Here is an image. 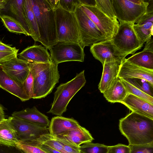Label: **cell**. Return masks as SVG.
Here are the masks:
<instances>
[{"instance_id": "484cf974", "label": "cell", "mask_w": 153, "mask_h": 153, "mask_svg": "<svg viewBox=\"0 0 153 153\" xmlns=\"http://www.w3.org/2000/svg\"><path fill=\"white\" fill-rule=\"evenodd\" d=\"M126 60L139 67L153 70V51L144 48L142 51L126 59Z\"/></svg>"}, {"instance_id": "f1b7e54d", "label": "cell", "mask_w": 153, "mask_h": 153, "mask_svg": "<svg viewBox=\"0 0 153 153\" xmlns=\"http://www.w3.org/2000/svg\"><path fill=\"white\" fill-rule=\"evenodd\" d=\"M0 18L4 26L9 31L28 36L21 25L13 17L3 15H0Z\"/></svg>"}, {"instance_id": "e0dca14e", "label": "cell", "mask_w": 153, "mask_h": 153, "mask_svg": "<svg viewBox=\"0 0 153 153\" xmlns=\"http://www.w3.org/2000/svg\"><path fill=\"white\" fill-rule=\"evenodd\" d=\"M153 11L146 13L133 25V29L139 40L143 44L153 35Z\"/></svg>"}, {"instance_id": "ffe728a7", "label": "cell", "mask_w": 153, "mask_h": 153, "mask_svg": "<svg viewBox=\"0 0 153 153\" xmlns=\"http://www.w3.org/2000/svg\"><path fill=\"white\" fill-rule=\"evenodd\" d=\"M0 87L19 98L22 101L30 99L25 91L23 85H21L8 76L0 65Z\"/></svg>"}, {"instance_id": "4fadbf2b", "label": "cell", "mask_w": 153, "mask_h": 153, "mask_svg": "<svg viewBox=\"0 0 153 153\" xmlns=\"http://www.w3.org/2000/svg\"><path fill=\"white\" fill-rule=\"evenodd\" d=\"M1 65L3 71L8 76L23 85L30 72L29 63L16 57Z\"/></svg>"}, {"instance_id": "ba28073f", "label": "cell", "mask_w": 153, "mask_h": 153, "mask_svg": "<svg viewBox=\"0 0 153 153\" xmlns=\"http://www.w3.org/2000/svg\"><path fill=\"white\" fill-rule=\"evenodd\" d=\"M79 25L80 36L79 43L84 49L86 46L107 41L101 32L82 10L80 6L74 13Z\"/></svg>"}, {"instance_id": "f6af8a7d", "label": "cell", "mask_w": 153, "mask_h": 153, "mask_svg": "<svg viewBox=\"0 0 153 153\" xmlns=\"http://www.w3.org/2000/svg\"><path fill=\"white\" fill-rule=\"evenodd\" d=\"M144 48L153 51V39L151 38L146 42Z\"/></svg>"}, {"instance_id": "7402d4cb", "label": "cell", "mask_w": 153, "mask_h": 153, "mask_svg": "<svg viewBox=\"0 0 153 153\" xmlns=\"http://www.w3.org/2000/svg\"><path fill=\"white\" fill-rule=\"evenodd\" d=\"M80 126L79 123L73 118L57 116L52 118L48 128L50 134L56 136L76 128Z\"/></svg>"}, {"instance_id": "603a6c76", "label": "cell", "mask_w": 153, "mask_h": 153, "mask_svg": "<svg viewBox=\"0 0 153 153\" xmlns=\"http://www.w3.org/2000/svg\"><path fill=\"white\" fill-rule=\"evenodd\" d=\"M19 141L17 131L11 120L10 117L0 123V145L16 147Z\"/></svg>"}, {"instance_id": "f546056e", "label": "cell", "mask_w": 153, "mask_h": 153, "mask_svg": "<svg viewBox=\"0 0 153 153\" xmlns=\"http://www.w3.org/2000/svg\"><path fill=\"white\" fill-rule=\"evenodd\" d=\"M123 79L142 91L153 97V85L147 81L139 78Z\"/></svg>"}, {"instance_id": "52a82bcc", "label": "cell", "mask_w": 153, "mask_h": 153, "mask_svg": "<svg viewBox=\"0 0 153 153\" xmlns=\"http://www.w3.org/2000/svg\"><path fill=\"white\" fill-rule=\"evenodd\" d=\"M133 25L125 22H120L117 32L111 39L117 49L127 55L134 54L143 45L133 29Z\"/></svg>"}, {"instance_id": "f35d334b", "label": "cell", "mask_w": 153, "mask_h": 153, "mask_svg": "<svg viewBox=\"0 0 153 153\" xmlns=\"http://www.w3.org/2000/svg\"><path fill=\"white\" fill-rule=\"evenodd\" d=\"M18 51H0V65H2L5 62L17 57Z\"/></svg>"}, {"instance_id": "8992f818", "label": "cell", "mask_w": 153, "mask_h": 153, "mask_svg": "<svg viewBox=\"0 0 153 153\" xmlns=\"http://www.w3.org/2000/svg\"><path fill=\"white\" fill-rule=\"evenodd\" d=\"M144 0H112L117 19L120 22L135 24L146 13L149 4Z\"/></svg>"}, {"instance_id": "bcb514c9", "label": "cell", "mask_w": 153, "mask_h": 153, "mask_svg": "<svg viewBox=\"0 0 153 153\" xmlns=\"http://www.w3.org/2000/svg\"><path fill=\"white\" fill-rule=\"evenodd\" d=\"M9 1L7 0H0V16L1 12L5 8L6 5Z\"/></svg>"}, {"instance_id": "d590c367", "label": "cell", "mask_w": 153, "mask_h": 153, "mask_svg": "<svg viewBox=\"0 0 153 153\" xmlns=\"http://www.w3.org/2000/svg\"><path fill=\"white\" fill-rule=\"evenodd\" d=\"M130 153H153V143L143 145H128Z\"/></svg>"}, {"instance_id": "44dd1931", "label": "cell", "mask_w": 153, "mask_h": 153, "mask_svg": "<svg viewBox=\"0 0 153 153\" xmlns=\"http://www.w3.org/2000/svg\"><path fill=\"white\" fill-rule=\"evenodd\" d=\"M12 116L46 127L49 126L50 122L48 117L41 113L35 106L31 108H27L20 111L14 112Z\"/></svg>"}, {"instance_id": "4dcf8cb0", "label": "cell", "mask_w": 153, "mask_h": 153, "mask_svg": "<svg viewBox=\"0 0 153 153\" xmlns=\"http://www.w3.org/2000/svg\"><path fill=\"white\" fill-rule=\"evenodd\" d=\"M96 7L113 21H117L112 5V0H96Z\"/></svg>"}, {"instance_id": "5bb4252c", "label": "cell", "mask_w": 153, "mask_h": 153, "mask_svg": "<svg viewBox=\"0 0 153 153\" xmlns=\"http://www.w3.org/2000/svg\"><path fill=\"white\" fill-rule=\"evenodd\" d=\"M120 79L139 78L147 81L153 85V70L145 68L132 64L125 58L118 75Z\"/></svg>"}, {"instance_id": "8fae6325", "label": "cell", "mask_w": 153, "mask_h": 153, "mask_svg": "<svg viewBox=\"0 0 153 153\" xmlns=\"http://www.w3.org/2000/svg\"><path fill=\"white\" fill-rule=\"evenodd\" d=\"M90 50L95 58L102 65L105 63L123 60L128 55L117 49L111 39L94 44L91 46Z\"/></svg>"}, {"instance_id": "9c48e42d", "label": "cell", "mask_w": 153, "mask_h": 153, "mask_svg": "<svg viewBox=\"0 0 153 153\" xmlns=\"http://www.w3.org/2000/svg\"><path fill=\"white\" fill-rule=\"evenodd\" d=\"M51 60L56 63L65 62H83L85 54L84 49L79 43L58 42L49 49Z\"/></svg>"}, {"instance_id": "277c9868", "label": "cell", "mask_w": 153, "mask_h": 153, "mask_svg": "<svg viewBox=\"0 0 153 153\" xmlns=\"http://www.w3.org/2000/svg\"><path fill=\"white\" fill-rule=\"evenodd\" d=\"M84 70L71 80L60 84L54 94L53 100L47 113L61 116L67 110V106L72 98L85 85Z\"/></svg>"}, {"instance_id": "d4e9b609", "label": "cell", "mask_w": 153, "mask_h": 153, "mask_svg": "<svg viewBox=\"0 0 153 153\" xmlns=\"http://www.w3.org/2000/svg\"><path fill=\"white\" fill-rule=\"evenodd\" d=\"M103 94L108 102L114 103H121L128 93L118 77L112 85Z\"/></svg>"}, {"instance_id": "7dc6e473", "label": "cell", "mask_w": 153, "mask_h": 153, "mask_svg": "<svg viewBox=\"0 0 153 153\" xmlns=\"http://www.w3.org/2000/svg\"><path fill=\"white\" fill-rule=\"evenodd\" d=\"M5 119L4 114L3 108L0 105V123Z\"/></svg>"}, {"instance_id": "d6a6232c", "label": "cell", "mask_w": 153, "mask_h": 153, "mask_svg": "<svg viewBox=\"0 0 153 153\" xmlns=\"http://www.w3.org/2000/svg\"><path fill=\"white\" fill-rule=\"evenodd\" d=\"M16 147L23 153H48L38 147L31 140H19Z\"/></svg>"}, {"instance_id": "60d3db41", "label": "cell", "mask_w": 153, "mask_h": 153, "mask_svg": "<svg viewBox=\"0 0 153 153\" xmlns=\"http://www.w3.org/2000/svg\"><path fill=\"white\" fill-rule=\"evenodd\" d=\"M0 153H23L16 147H7L0 145Z\"/></svg>"}, {"instance_id": "9a60e30c", "label": "cell", "mask_w": 153, "mask_h": 153, "mask_svg": "<svg viewBox=\"0 0 153 153\" xmlns=\"http://www.w3.org/2000/svg\"><path fill=\"white\" fill-rule=\"evenodd\" d=\"M54 137L70 145L79 148L82 144L91 142L94 139L89 132L81 126L76 128Z\"/></svg>"}, {"instance_id": "7a4b0ae2", "label": "cell", "mask_w": 153, "mask_h": 153, "mask_svg": "<svg viewBox=\"0 0 153 153\" xmlns=\"http://www.w3.org/2000/svg\"><path fill=\"white\" fill-rule=\"evenodd\" d=\"M40 42L49 49L57 42L55 11L47 0H31Z\"/></svg>"}, {"instance_id": "cb8c5ba5", "label": "cell", "mask_w": 153, "mask_h": 153, "mask_svg": "<svg viewBox=\"0 0 153 153\" xmlns=\"http://www.w3.org/2000/svg\"><path fill=\"white\" fill-rule=\"evenodd\" d=\"M25 0L10 1L9 8L16 19L22 26L28 36L33 35L29 26L24 8Z\"/></svg>"}, {"instance_id": "b9f144b4", "label": "cell", "mask_w": 153, "mask_h": 153, "mask_svg": "<svg viewBox=\"0 0 153 153\" xmlns=\"http://www.w3.org/2000/svg\"><path fill=\"white\" fill-rule=\"evenodd\" d=\"M31 140L39 148L48 153H61L49 146L39 143L34 140Z\"/></svg>"}, {"instance_id": "2e32d148", "label": "cell", "mask_w": 153, "mask_h": 153, "mask_svg": "<svg viewBox=\"0 0 153 153\" xmlns=\"http://www.w3.org/2000/svg\"><path fill=\"white\" fill-rule=\"evenodd\" d=\"M124 59L105 63L102 65V76L98 85L101 93H103L117 79L120 67Z\"/></svg>"}, {"instance_id": "8d00e7d4", "label": "cell", "mask_w": 153, "mask_h": 153, "mask_svg": "<svg viewBox=\"0 0 153 153\" xmlns=\"http://www.w3.org/2000/svg\"><path fill=\"white\" fill-rule=\"evenodd\" d=\"M23 86L27 95L30 99H33V78L30 72L24 83Z\"/></svg>"}, {"instance_id": "7c38bea8", "label": "cell", "mask_w": 153, "mask_h": 153, "mask_svg": "<svg viewBox=\"0 0 153 153\" xmlns=\"http://www.w3.org/2000/svg\"><path fill=\"white\" fill-rule=\"evenodd\" d=\"M10 118L19 140H36L43 134L49 133L48 127L37 125L12 116Z\"/></svg>"}, {"instance_id": "4316f807", "label": "cell", "mask_w": 153, "mask_h": 153, "mask_svg": "<svg viewBox=\"0 0 153 153\" xmlns=\"http://www.w3.org/2000/svg\"><path fill=\"white\" fill-rule=\"evenodd\" d=\"M24 4L28 22L33 35L32 38L35 41L40 42V35L31 0H25Z\"/></svg>"}, {"instance_id": "30bf717a", "label": "cell", "mask_w": 153, "mask_h": 153, "mask_svg": "<svg viewBox=\"0 0 153 153\" xmlns=\"http://www.w3.org/2000/svg\"><path fill=\"white\" fill-rule=\"evenodd\" d=\"M82 10L94 23L107 40H111L117 34L119 25L95 7L81 5Z\"/></svg>"}, {"instance_id": "83f0119b", "label": "cell", "mask_w": 153, "mask_h": 153, "mask_svg": "<svg viewBox=\"0 0 153 153\" xmlns=\"http://www.w3.org/2000/svg\"><path fill=\"white\" fill-rule=\"evenodd\" d=\"M34 140L39 143L49 146L61 153H68L64 149L60 143L49 133L43 134Z\"/></svg>"}, {"instance_id": "d6986e66", "label": "cell", "mask_w": 153, "mask_h": 153, "mask_svg": "<svg viewBox=\"0 0 153 153\" xmlns=\"http://www.w3.org/2000/svg\"><path fill=\"white\" fill-rule=\"evenodd\" d=\"M47 49L41 45H34L27 48L17 56L29 63L48 62H50L51 58Z\"/></svg>"}, {"instance_id": "e575fe53", "label": "cell", "mask_w": 153, "mask_h": 153, "mask_svg": "<svg viewBox=\"0 0 153 153\" xmlns=\"http://www.w3.org/2000/svg\"><path fill=\"white\" fill-rule=\"evenodd\" d=\"M80 6L79 0H59L57 8L74 13L77 8Z\"/></svg>"}, {"instance_id": "7bdbcfd3", "label": "cell", "mask_w": 153, "mask_h": 153, "mask_svg": "<svg viewBox=\"0 0 153 153\" xmlns=\"http://www.w3.org/2000/svg\"><path fill=\"white\" fill-rule=\"evenodd\" d=\"M18 51L19 49H16L15 47H12L2 42L0 40V52L16 51Z\"/></svg>"}, {"instance_id": "5b68a950", "label": "cell", "mask_w": 153, "mask_h": 153, "mask_svg": "<svg viewBox=\"0 0 153 153\" xmlns=\"http://www.w3.org/2000/svg\"><path fill=\"white\" fill-rule=\"evenodd\" d=\"M58 42L79 43L80 36L78 21L74 13L60 7L54 10Z\"/></svg>"}, {"instance_id": "3957f363", "label": "cell", "mask_w": 153, "mask_h": 153, "mask_svg": "<svg viewBox=\"0 0 153 153\" xmlns=\"http://www.w3.org/2000/svg\"><path fill=\"white\" fill-rule=\"evenodd\" d=\"M58 65L51 60L48 62L29 63L33 78V99L45 98L52 92L60 78Z\"/></svg>"}, {"instance_id": "836d02e7", "label": "cell", "mask_w": 153, "mask_h": 153, "mask_svg": "<svg viewBox=\"0 0 153 153\" xmlns=\"http://www.w3.org/2000/svg\"><path fill=\"white\" fill-rule=\"evenodd\" d=\"M80 149L81 153H107L108 146L91 142L83 144Z\"/></svg>"}, {"instance_id": "74e56055", "label": "cell", "mask_w": 153, "mask_h": 153, "mask_svg": "<svg viewBox=\"0 0 153 153\" xmlns=\"http://www.w3.org/2000/svg\"><path fill=\"white\" fill-rule=\"evenodd\" d=\"M130 152L128 145L119 144L114 146H108L107 153H130Z\"/></svg>"}, {"instance_id": "ac0fdd59", "label": "cell", "mask_w": 153, "mask_h": 153, "mask_svg": "<svg viewBox=\"0 0 153 153\" xmlns=\"http://www.w3.org/2000/svg\"><path fill=\"white\" fill-rule=\"evenodd\" d=\"M132 111L153 119V105L128 93L121 102Z\"/></svg>"}, {"instance_id": "1f68e13d", "label": "cell", "mask_w": 153, "mask_h": 153, "mask_svg": "<svg viewBox=\"0 0 153 153\" xmlns=\"http://www.w3.org/2000/svg\"><path fill=\"white\" fill-rule=\"evenodd\" d=\"M128 93L131 94L153 105V97L148 95L123 79H120Z\"/></svg>"}, {"instance_id": "6da1fadb", "label": "cell", "mask_w": 153, "mask_h": 153, "mask_svg": "<svg viewBox=\"0 0 153 153\" xmlns=\"http://www.w3.org/2000/svg\"><path fill=\"white\" fill-rule=\"evenodd\" d=\"M119 128L129 145L153 143V119L132 111L120 120Z\"/></svg>"}, {"instance_id": "ab89813d", "label": "cell", "mask_w": 153, "mask_h": 153, "mask_svg": "<svg viewBox=\"0 0 153 153\" xmlns=\"http://www.w3.org/2000/svg\"><path fill=\"white\" fill-rule=\"evenodd\" d=\"M54 137L60 143L64 149L68 153H81L80 148L70 145L60 139L55 137Z\"/></svg>"}, {"instance_id": "ee69618b", "label": "cell", "mask_w": 153, "mask_h": 153, "mask_svg": "<svg viewBox=\"0 0 153 153\" xmlns=\"http://www.w3.org/2000/svg\"><path fill=\"white\" fill-rule=\"evenodd\" d=\"M81 5H85L91 7H96V0H79Z\"/></svg>"}]
</instances>
